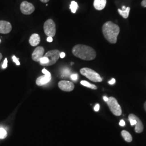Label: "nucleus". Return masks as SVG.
Wrapping results in <instances>:
<instances>
[{
  "label": "nucleus",
  "instance_id": "16",
  "mask_svg": "<svg viewBox=\"0 0 146 146\" xmlns=\"http://www.w3.org/2000/svg\"><path fill=\"white\" fill-rule=\"evenodd\" d=\"M117 11H118V12H119L120 15L122 16L124 19H127L129 16V11H130V8L129 7L126 8V9L125 11L121 10L120 9H118Z\"/></svg>",
  "mask_w": 146,
  "mask_h": 146
},
{
  "label": "nucleus",
  "instance_id": "19",
  "mask_svg": "<svg viewBox=\"0 0 146 146\" xmlns=\"http://www.w3.org/2000/svg\"><path fill=\"white\" fill-rule=\"evenodd\" d=\"M7 136V132L3 128H0V139H5Z\"/></svg>",
  "mask_w": 146,
  "mask_h": 146
},
{
  "label": "nucleus",
  "instance_id": "8",
  "mask_svg": "<svg viewBox=\"0 0 146 146\" xmlns=\"http://www.w3.org/2000/svg\"><path fill=\"white\" fill-rule=\"evenodd\" d=\"M44 52V49L43 47L41 46L36 47L31 55V58L35 62H40L41 58L43 56Z\"/></svg>",
  "mask_w": 146,
  "mask_h": 146
},
{
  "label": "nucleus",
  "instance_id": "21",
  "mask_svg": "<svg viewBox=\"0 0 146 146\" xmlns=\"http://www.w3.org/2000/svg\"><path fill=\"white\" fill-rule=\"evenodd\" d=\"M12 59H13V61L15 63L16 65H17V66H20V62L19 61V58H16L15 56H13L12 57Z\"/></svg>",
  "mask_w": 146,
  "mask_h": 146
},
{
  "label": "nucleus",
  "instance_id": "9",
  "mask_svg": "<svg viewBox=\"0 0 146 146\" xmlns=\"http://www.w3.org/2000/svg\"><path fill=\"white\" fill-rule=\"evenodd\" d=\"M58 87L64 92H71L74 89V84L68 81H61L58 84Z\"/></svg>",
  "mask_w": 146,
  "mask_h": 146
},
{
  "label": "nucleus",
  "instance_id": "25",
  "mask_svg": "<svg viewBox=\"0 0 146 146\" xmlns=\"http://www.w3.org/2000/svg\"><path fill=\"white\" fill-rule=\"evenodd\" d=\"M94 110L95 111H98L100 110V105L99 104H96L95 105L94 108Z\"/></svg>",
  "mask_w": 146,
  "mask_h": 146
},
{
  "label": "nucleus",
  "instance_id": "36",
  "mask_svg": "<svg viewBox=\"0 0 146 146\" xmlns=\"http://www.w3.org/2000/svg\"><path fill=\"white\" fill-rule=\"evenodd\" d=\"M0 42H1V40H0Z\"/></svg>",
  "mask_w": 146,
  "mask_h": 146
},
{
  "label": "nucleus",
  "instance_id": "12",
  "mask_svg": "<svg viewBox=\"0 0 146 146\" xmlns=\"http://www.w3.org/2000/svg\"><path fill=\"white\" fill-rule=\"evenodd\" d=\"M51 79V75H44L37 78L36 84L38 86H42L49 82Z\"/></svg>",
  "mask_w": 146,
  "mask_h": 146
},
{
  "label": "nucleus",
  "instance_id": "18",
  "mask_svg": "<svg viewBox=\"0 0 146 146\" xmlns=\"http://www.w3.org/2000/svg\"><path fill=\"white\" fill-rule=\"evenodd\" d=\"M78 5L76 2L73 1H72L70 5V9L71 10V11L73 13H75L76 11L78 10Z\"/></svg>",
  "mask_w": 146,
  "mask_h": 146
},
{
  "label": "nucleus",
  "instance_id": "13",
  "mask_svg": "<svg viewBox=\"0 0 146 146\" xmlns=\"http://www.w3.org/2000/svg\"><path fill=\"white\" fill-rule=\"evenodd\" d=\"M40 36L37 34H32L29 40L30 44L33 47L37 46L40 42Z\"/></svg>",
  "mask_w": 146,
  "mask_h": 146
},
{
  "label": "nucleus",
  "instance_id": "6",
  "mask_svg": "<svg viewBox=\"0 0 146 146\" xmlns=\"http://www.w3.org/2000/svg\"><path fill=\"white\" fill-rule=\"evenodd\" d=\"M60 52L56 49L50 50L46 52L43 56L48 58L49 60V62L44 66H50L54 64L58 61L60 58Z\"/></svg>",
  "mask_w": 146,
  "mask_h": 146
},
{
  "label": "nucleus",
  "instance_id": "27",
  "mask_svg": "<svg viewBox=\"0 0 146 146\" xmlns=\"http://www.w3.org/2000/svg\"><path fill=\"white\" fill-rule=\"evenodd\" d=\"M141 5L145 8L146 7V0H143L141 2Z\"/></svg>",
  "mask_w": 146,
  "mask_h": 146
},
{
  "label": "nucleus",
  "instance_id": "22",
  "mask_svg": "<svg viewBox=\"0 0 146 146\" xmlns=\"http://www.w3.org/2000/svg\"><path fill=\"white\" fill-rule=\"evenodd\" d=\"M7 66H8V60H7V58H5V60H4L2 66V68H3V69H5V68L7 67Z\"/></svg>",
  "mask_w": 146,
  "mask_h": 146
},
{
  "label": "nucleus",
  "instance_id": "17",
  "mask_svg": "<svg viewBox=\"0 0 146 146\" xmlns=\"http://www.w3.org/2000/svg\"><path fill=\"white\" fill-rule=\"evenodd\" d=\"M81 84L82 85H83L84 86L89 88L92 89H97L98 87H96V86H95V84H90L88 82L86 81H81Z\"/></svg>",
  "mask_w": 146,
  "mask_h": 146
},
{
  "label": "nucleus",
  "instance_id": "26",
  "mask_svg": "<svg viewBox=\"0 0 146 146\" xmlns=\"http://www.w3.org/2000/svg\"><path fill=\"white\" fill-rule=\"evenodd\" d=\"M119 125H121V126H122V127H123V126H125V122L123 120H121L120 121Z\"/></svg>",
  "mask_w": 146,
  "mask_h": 146
},
{
  "label": "nucleus",
  "instance_id": "5",
  "mask_svg": "<svg viewBox=\"0 0 146 146\" xmlns=\"http://www.w3.org/2000/svg\"><path fill=\"white\" fill-rule=\"evenodd\" d=\"M43 29L47 36L54 37L56 34V25L52 19H48L44 23Z\"/></svg>",
  "mask_w": 146,
  "mask_h": 146
},
{
  "label": "nucleus",
  "instance_id": "15",
  "mask_svg": "<svg viewBox=\"0 0 146 146\" xmlns=\"http://www.w3.org/2000/svg\"><path fill=\"white\" fill-rule=\"evenodd\" d=\"M121 135L125 141H127L128 142H131L132 141V140H133L132 136L128 131H125V130L122 131L121 132Z\"/></svg>",
  "mask_w": 146,
  "mask_h": 146
},
{
  "label": "nucleus",
  "instance_id": "20",
  "mask_svg": "<svg viewBox=\"0 0 146 146\" xmlns=\"http://www.w3.org/2000/svg\"><path fill=\"white\" fill-rule=\"evenodd\" d=\"M48 62H49L48 58H46V57H44V56H43V57L41 58L40 61V64H41V66H44L46 64H47V63H48Z\"/></svg>",
  "mask_w": 146,
  "mask_h": 146
},
{
  "label": "nucleus",
  "instance_id": "1",
  "mask_svg": "<svg viewBox=\"0 0 146 146\" xmlns=\"http://www.w3.org/2000/svg\"><path fill=\"white\" fill-rule=\"evenodd\" d=\"M73 55L86 61H91L96 56V53L93 48L86 45L77 44L73 47Z\"/></svg>",
  "mask_w": 146,
  "mask_h": 146
},
{
  "label": "nucleus",
  "instance_id": "28",
  "mask_svg": "<svg viewBox=\"0 0 146 146\" xmlns=\"http://www.w3.org/2000/svg\"><path fill=\"white\" fill-rule=\"evenodd\" d=\"M108 83H109L110 84H114L115 83V78H112L110 81L108 82Z\"/></svg>",
  "mask_w": 146,
  "mask_h": 146
},
{
  "label": "nucleus",
  "instance_id": "24",
  "mask_svg": "<svg viewBox=\"0 0 146 146\" xmlns=\"http://www.w3.org/2000/svg\"><path fill=\"white\" fill-rule=\"evenodd\" d=\"M42 73H43L44 75H51L49 72H48L46 69H43L42 70Z\"/></svg>",
  "mask_w": 146,
  "mask_h": 146
},
{
  "label": "nucleus",
  "instance_id": "3",
  "mask_svg": "<svg viewBox=\"0 0 146 146\" xmlns=\"http://www.w3.org/2000/svg\"><path fill=\"white\" fill-rule=\"evenodd\" d=\"M80 73L92 81L95 82H100L102 81V78L99 74L92 69L82 68L80 69Z\"/></svg>",
  "mask_w": 146,
  "mask_h": 146
},
{
  "label": "nucleus",
  "instance_id": "7",
  "mask_svg": "<svg viewBox=\"0 0 146 146\" xmlns=\"http://www.w3.org/2000/svg\"><path fill=\"white\" fill-rule=\"evenodd\" d=\"M21 13L24 15H31L35 11V7L32 3L28 1H23L20 5Z\"/></svg>",
  "mask_w": 146,
  "mask_h": 146
},
{
  "label": "nucleus",
  "instance_id": "23",
  "mask_svg": "<svg viewBox=\"0 0 146 146\" xmlns=\"http://www.w3.org/2000/svg\"><path fill=\"white\" fill-rule=\"evenodd\" d=\"M71 78L74 80V81H76L77 79H78V75L77 74H73L71 75L70 76Z\"/></svg>",
  "mask_w": 146,
  "mask_h": 146
},
{
  "label": "nucleus",
  "instance_id": "30",
  "mask_svg": "<svg viewBox=\"0 0 146 146\" xmlns=\"http://www.w3.org/2000/svg\"><path fill=\"white\" fill-rule=\"evenodd\" d=\"M65 56H66V54H65V53H64V52H61V53H60V58H64V57H65Z\"/></svg>",
  "mask_w": 146,
  "mask_h": 146
},
{
  "label": "nucleus",
  "instance_id": "34",
  "mask_svg": "<svg viewBox=\"0 0 146 146\" xmlns=\"http://www.w3.org/2000/svg\"><path fill=\"white\" fill-rule=\"evenodd\" d=\"M125 9H126V7L125 6L122 7V11H125Z\"/></svg>",
  "mask_w": 146,
  "mask_h": 146
},
{
  "label": "nucleus",
  "instance_id": "32",
  "mask_svg": "<svg viewBox=\"0 0 146 146\" xmlns=\"http://www.w3.org/2000/svg\"><path fill=\"white\" fill-rule=\"evenodd\" d=\"M40 1L43 3H47L49 1V0H40Z\"/></svg>",
  "mask_w": 146,
  "mask_h": 146
},
{
  "label": "nucleus",
  "instance_id": "2",
  "mask_svg": "<svg viewBox=\"0 0 146 146\" xmlns=\"http://www.w3.org/2000/svg\"><path fill=\"white\" fill-rule=\"evenodd\" d=\"M120 28L111 21L106 22L102 26V33L105 38L110 43L117 42V36L120 33Z\"/></svg>",
  "mask_w": 146,
  "mask_h": 146
},
{
  "label": "nucleus",
  "instance_id": "29",
  "mask_svg": "<svg viewBox=\"0 0 146 146\" xmlns=\"http://www.w3.org/2000/svg\"><path fill=\"white\" fill-rule=\"evenodd\" d=\"M52 40H52V37L49 36L47 37V42H52Z\"/></svg>",
  "mask_w": 146,
  "mask_h": 146
},
{
  "label": "nucleus",
  "instance_id": "11",
  "mask_svg": "<svg viewBox=\"0 0 146 146\" xmlns=\"http://www.w3.org/2000/svg\"><path fill=\"white\" fill-rule=\"evenodd\" d=\"M128 118H134L136 120V124L135 125V131L137 133H142L143 131V125L140 119L133 114H131L129 115Z\"/></svg>",
  "mask_w": 146,
  "mask_h": 146
},
{
  "label": "nucleus",
  "instance_id": "4",
  "mask_svg": "<svg viewBox=\"0 0 146 146\" xmlns=\"http://www.w3.org/2000/svg\"><path fill=\"white\" fill-rule=\"evenodd\" d=\"M110 111L115 116H120L122 114V109L117 101L114 97L108 98L107 102Z\"/></svg>",
  "mask_w": 146,
  "mask_h": 146
},
{
  "label": "nucleus",
  "instance_id": "10",
  "mask_svg": "<svg viewBox=\"0 0 146 146\" xmlns=\"http://www.w3.org/2000/svg\"><path fill=\"white\" fill-rule=\"evenodd\" d=\"M12 29L11 23L6 21H0V33L7 34L9 33Z\"/></svg>",
  "mask_w": 146,
  "mask_h": 146
},
{
  "label": "nucleus",
  "instance_id": "31",
  "mask_svg": "<svg viewBox=\"0 0 146 146\" xmlns=\"http://www.w3.org/2000/svg\"><path fill=\"white\" fill-rule=\"evenodd\" d=\"M104 101H106L107 102L108 101V98H107L106 96H104Z\"/></svg>",
  "mask_w": 146,
  "mask_h": 146
},
{
  "label": "nucleus",
  "instance_id": "33",
  "mask_svg": "<svg viewBox=\"0 0 146 146\" xmlns=\"http://www.w3.org/2000/svg\"><path fill=\"white\" fill-rule=\"evenodd\" d=\"M2 54L0 52V61L2 60Z\"/></svg>",
  "mask_w": 146,
  "mask_h": 146
},
{
  "label": "nucleus",
  "instance_id": "14",
  "mask_svg": "<svg viewBox=\"0 0 146 146\" xmlns=\"http://www.w3.org/2000/svg\"><path fill=\"white\" fill-rule=\"evenodd\" d=\"M107 4L106 0H94V8L98 11L104 9Z\"/></svg>",
  "mask_w": 146,
  "mask_h": 146
},
{
  "label": "nucleus",
  "instance_id": "35",
  "mask_svg": "<svg viewBox=\"0 0 146 146\" xmlns=\"http://www.w3.org/2000/svg\"><path fill=\"white\" fill-rule=\"evenodd\" d=\"M144 107H145V110L146 111V101L145 102V104H144Z\"/></svg>",
  "mask_w": 146,
  "mask_h": 146
}]
</instances>
